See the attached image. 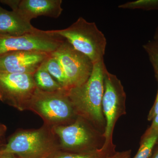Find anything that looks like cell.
Wrapping results in <instances>:
<instances>
[{"label": "cell", "instance_id": "cell-5", "mask_svg": "<svg viewBox=\"0 0 158 158\" xmlns=\"http://www.w3.org/2000/svg\"><path fill=\"white\" fill-rule=\"evenodd\" d=\"M51 31L67 40L75 49L88 57L93 64L103 60L106 39L95 23L80 17L66 28Z\"/></svg>", "mask_w": 158, "mask_h": 158}, {"label": "cell", "instance_id": "cell-16", "mask_svg": "<svg viewBox=\"0 0 158 158\" xmlns=\"http://www.w3.org/2000/svg\"><path fill=\"white\" fill-rule=\"evenodd\" d=\"M158 135L141 138L140 145L136 155L133 158H149L157 141Z\"/></svg>", "mask_w": 158, "mask_h": 158}, {"label": "cell", "instance_id": "cell-4", "mask_svg": "<svg viewBox=\"0 0 158 158\" xmlns=\"http://www.w3.org/2000/svg\"><path fill=\"white\" fill-rule=\"evenodd\" d=\"M59 150L65 152H89L101 149L105 144L103 134L85 118L78 116L67 125L52 128Z\"/></svg>", "mask_w": 158, "mask_h": 158}, {"label": "cell", "instance_id": "cell-3", "mask_svg": "<svg viewBox=\"0 0 158 158\" xmlns=\"http://www.w3.org/2000/svg\"><path fill=\"white\" fill-rule=\"evenodd\" d=\"M27 110L40 116L44 124L52 128L70 124L78 116L65 90L48 92L37 88Z\"/></svg>", "mask_w": 158, "mask_h": 158}, {"label": "cell", "instance_id": "cell-6", "mask_svg": "<svg viewBox=\"0 0 158 158\" xmlns=\"http://www.w3.org/2000/svg\"><path fill=\"white\" fill-rule=\"evenodd\" d=\"M104 91L102 102L103 113L106 126L104 137L105 144L103 148L116 149L113 143V134L117 120L126 114V94L121 81L115 75L105 69L104 75Z\"/></svg>", "mask_w": 158, "mask_h": 158}, {"label": "cell", "instance_id": "cell-18", "mask_svg": "<svg viewBox=\"0 0 158 158\" xmlns=\"http://www.w3.org/2000/svg\"><path fill=\"white\" fill-rule=\"evenodd\" d=\"M143 48L148 56L156 77H158V39L149 40L143 45Z\"/></svg>", "mask_w": 158, "mask_h": 158}, {"label": "cell", "instance_id": "cell-9", "mask_svg": "<svg viewBox=\"0 0 158 158\" xmlns=\"http://www.w3.org/2000/svg\"><path fill=\"white\" fill-rule=\"evenodd\" d=\"M65 40L51 31H37L18 36H0V55L15 51L43 52L51 54Z\"/></svg>", "mask_w": 158, "mask_h": 158}, {"label": "cell", "instance_id": "cell-23", "mask_svg": "<svg viewBox=\"0 0 158 158\" xmlns=\"http://www.w3.org/2000/svg\"><path fill=\"white\" fill-rule=\"evenodd\" d=\"M149 158H158V144H156Z\"/></svg>", "mask_w": 158, "mask_h": 158}, {"label": "cell", "instance_id": "cell-21", "mask_svg": "<svg viewBox=\"0 0 158 158\" xmlns=\"http://www.w3.org/2000/svg\"><path fill=\"white\" fill-rule=\"evenodd\" d=\"M131 150L123 151L122 152H117L114 153L108 158H131Z\"/></svg>", "mask_w": 158, "mask_h": 158}, {"label": "cell", "instance_id": "cell-2", "mask_svg": "<svg viewBox=\"0 0 158 158\" xmlns=\"http://www.w3.org/2000/svg\"><path fill=\"white\" fill-rule=\"evenodd\" d=\"M59 151L52 127L44 124L38 129L17 130L5 143L2 153L17 158H51Z\"/></svg>", "mask_w": 158, "mask_h": 158}, {"label": "cell", "instance_id": "cell-7", "mask_svg": "<svg viewBox=\"0 0 158 158\" xmlns=\"http://www.w3.org/2000/svg\"><path fill=\"white\" fill-rule=\"evenodd\" d=\"M33 75L0 72V101L20 111L27 110L37 89Z\"/></svg>", "mask_w": 158, "mask_h": 158}, {"label": "cell", "instance_id": "cell-19", "mask_svg": "<svg viewBox=\"0 0 158 158\" xmlns=\"http://www.w3.org/2000/svg\"><path fill=\"white\" fill-rule=\"evenodd\" d=\"M152 123L141 138H146L153 135H158V113L152 119Z\"/></svg>", "mask_w": 158, "mask_h": 158}, {"label": "cell", "instance_id": "cell-27", "mask_svg": "<svg viewBox=\"0 0 158 158\" xmlns=\"http://www.w3.org/2000/svg\"><path fill=\"white\" fill-rule=\"evenodd\" d=\"M156 144H158V138Z\"/></svg>", "mask_w": 158, "mask_h": 158}, {"label": "cell", "instance_id": "cell-10", "mask_svg": "<svg viewBox=\"0 0 158 158\" xmlns=\"http://www.w3.org/2000/svg\"><path fill=\"white\" fill-rule=\"evenodd\" d=\"M50 56L43 52L15 51L0 55V72L34 73Z\"/></svg>", "mask_w": 158, "mask_h": 158}, {"label": "cell", "instance_id": "cell-26", "mask_svg": "<svg viewBox=\"0 0 158 158\" xmlns=\"http://www.w3.org/2000/svg\"><path fill=\"white\" fill-rule=\"evenodd\" d=\"M153 39H158V26L156 29L155 32Z\"/></svg>", "mask_w": 158, "mask_h": 158}, {"label": "cell", "instance_id": "cell-20", "mask_svg": "<svg viewBox=\"0 0 158 158\" xmlns=\"http://www.w3.org/2000/svg\"><path fill=\"white\" fill-rule=\"evenodd\" d=\"M157 81L158 89L157 92L156 96L154 103L148 115L147 119L148 121H152L154 117H155L158 113V77H156Z\"/></svg>", "mask_w": 158, "mask_h": 158}, {"label": "cell", "instance_id": "cell-15", "mask_svg": "<svg viewBox=\"0 0 158 158\" xmlns=\"http://www.w3.org/2000/svg\"><path fill=\"white\" fill-rule=\"evenodd\" d=\"M116 149H101L89 152L73 153L59 151L51 158H108L116 152Z\"/></svg>", "mask_w": 158, "mask_h": 158}, {"label": "cell", "instance_id": "cell-25", "mask_svg": "<svg viewBox=\"0 0 158 158\" xmlns=\"http://www.w3.org/2000/svg\"><path fill=\"white\" fill-rule=\"evenodd\" d=\"M4 144H5V143H1V144H0V157L3 155L2 151Z\"/></svg>", "mask_w": 158, "mask_h": 158}, {"label": "cell", "instance_id": "cell-24", "mask_svg": "<svg viewBox=\"0 0 158 158\" xmlns=\"http://www.w3.org/2000/svg\"><path fill=\"white\" fill-rule=\"evenodd\" d=\"M0 158H17L13 155L10 154H3Z\"/></svg>", "mask_w": 158, "mask_h": 158}, {"label": "cell", "instance_id": "cell-14", "mask_svg": "<svg viewBox=\"0 0 158 158\" xmlns=\"http://www.w3.org/2000/svg\"><path fill=\"white\" fill-rule=\"evenodd\" d=\"M46 70L65 90H68V85L65 73L61 65L56 58L51 55L40 67Z\"/></svg>", "mask_w": 158, "mask_h": 158}, {"label": "cell", "instance_id": "cell-13", "mask_svg": "<svg viewBox=\"0 0 158 158\" xmlns=\"http://www.w3.org/2000/svg\"><path fill=\"white\" fill-rule=\"evenodd\" d=\"M37 88L44 92H52L65 90L46 70L40 68L34 73Z\"/></svg>", "mask_w": 158, "mask_h": 158}, {"label": "cell", "instance_id": "cell-11", "mask_svg": "<svg viewBox=\"0 0 158 158\" xmlns=\"http://www.w3.org/2000/svg\"><path fill=\"white\" fill-rule=\"evenodd\" d=\"M0 2L8 5L12 11H16L31 23L33 19L40 16L57 18L63 11L62 0H6Z\"/></svg>", "mask_w": 158, "mask_h": 158}, {"label": "cell", "instance_id": "cell-12", "mask_svg": "<svg viewBox=\"0 0 158 158\" xmlns=\"http://www.w3.org/2000/svg\"><path fill=\"white\" fill-rule=\"evenodd\" d=\"M16 11H9L0 6V36H18L37 31Z\"/></svg>", "mask_w": 158, "mask_h": 158}, {"label": "cell", "instance_id": "cell-22", "mask_svg": "<svg viewBox=\"0 0 158 158\" xmlns=\"http://www.w3.org/2000/svg\"><path fill=\"white\" fill-rule=\"evenodd\" d=\"M7 131V127L5 125L0 123V144L2 143L3 138Z\"/></svg>", "mask_w": 158, "mask_h": 158}, {"label": "cell", "instance_id": "cell-17", "mask_svg": "<svg viewBox=\"0 0 158 158\" xmlns=\"http://www.w3.org/2000/svg\"><path fill=\"white\" fill-rule=\"evenodd\" d=\"M123 9H141L145 11L158 10V0H137L119 5Z\"/></svg>", "mask_w": 158, "mask_h": 158}, {"label": "cell", "instance_id": "cell-8", "mask_svg": "<svg viewBox=\"0 0 158 158\" xmlns=\"http://www.w3.org/2000/svg\"><path fill=\"white\" fill-rule=\"evenodd\" d=\"M51 55L62 66L68 82V90L84 85L90 78L93 70V62L65 39Z\"/></svg>", "mask_w": 158, "mask_h": 158}, {"label": "cell", "instance_id": "cell-1", "mask_svg": "<svg viewBox=\"0 0 158 158\" xmlns=\"http://www.w3.org/2000/svg\"><path fill=\"white\" fill-rule=\"evenodd\" d=\"M106 68L104 59L94 63L88 81L84 85L67 90L77 116L88 120L103 134L106 126L102 108Z\"/></svg>", "mask_w": 158, "mask_h": 158}]
</instances>
